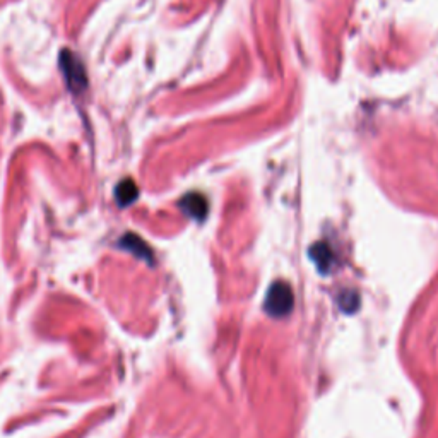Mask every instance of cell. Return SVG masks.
Here are the masks:
<instances>
[{"mask_svg":"<svg viewBox=\"0 0 438 438\" xmlns=\"http://www.w3.org/2000/svg\"><path fill=\"white\" fill-rule=\"evenodd\" d=\"M137 193L139 192H137L136 183L132 180H124L118 183L115 197L120 206H129V204H132L137 199Z\"/></svg>","mask_w":438,"mask_h":438,"instance_id":"cell-5","label":"cell"},{"mask_svg":"<svg viewBox=\"0 0 438 438\" xmlns=\"http://www.w3.org/2000/svg\"><path fill=\"white\" fill-rule=\"evenodd\" d=\"M62 60L65 62L64 65V74L67 77V84L72 91H81L86 88V77H84V67H82L81 62L74 57L72 53H65L62 57Z\"/></svg>","mask_w":438,"mask_h":438,"instance_id":"cell-2","label":"cell"},{"mask_svg":"<svg viewBox=\"0 0 438 438\" xmlns=\"http://www.w3.org/2000/svg\"><path fill=\"white\" fill-rule=\"evenodd\" d=\"M180 207L185 214L197 221H202L207 214V200L200 193H188V195H185L181 199Z\"/></svg>","mask_w":438,"mask_h":438,"instance_id":"cell-3","label":"cell"},{"mask_svg":"<svg viewBox=\"0 0 438 438\" xmlns=\"http://www.w3.org/2000/svg\"><path fill=\"white\" fill-rule=\"evenodd\" d=\"M337 303L339 309L346 311V314H349V311L358 310V307H360V297H358L354 291H342V293L339 295Z\"/></svg>","mask_w":438,"mask_h":438,"instance_id":"cell-7","label":"cell"},{"mask_svg":"<svg viewBox=\"0 0 438 438\" xmlns=\"http://www.w3.org/2000/svg\"><path fill=\"white\" fill-rule=\"evenodd\" d=\"M293 290L288 283L278 281L274 284H271L269 291H267L266 303H264V309H266L267 314L274 318H281L286 317L291 310H293Z\"/></svg>","mask_w":438,"mask_h":438,"instance_id":"cell-1","label":"cell"},{"mask_svg":"<svg viewBox=\"0 0 438 438\" xmlns=\"http://www.w3.org/2000/svg\"><path fill=\"white\" fill-rule=\"evenodd\" d=\"M310 257L315 264H317L318 271L323 272V274H327V272H330V269H333L334 252L330 250V247L327 245V243L321 242V243H315V245H311Z\"/></svg>","mask_w":438,"mask_h":438,"instance_id":"cell-4","label":"cell"},{"mask_svg":"<svg viewBox=\"0 0 438 438\" xmlns=\"http://www.w3.org/2000/svg\"><path fill=\"white\" fill-rule=\"evenodd\" d=\"M122 240H125V242H124V243H125V247H127L129 250H132L134 254L139 255V257L146 259V260H151V254H153V252L149 250V247L146 245L144 242H142L139 236H136V235H127V236H125V238H122Z\"/></svg>","mask_w":438,"mask_h":438,"instance_id":"cell-6","label":"cell"}]
</instances>
